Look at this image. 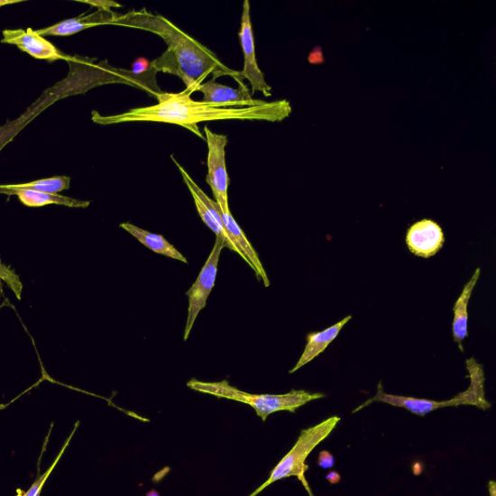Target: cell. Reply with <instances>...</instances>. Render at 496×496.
<instances>
[{
    "mask_svg": "<svg viewBox=\"0 0 496 496\" xmlns=\"http://www.w3.org/2000/svg\"><path fill=\"white\" fill-rule=\"evenodd\" d=\"M406 242L412 254L427 259L437 254L445 243V236L436 222L423 219L409 229Z\"/></svg>",
    "mask_w": 496,
    "mask_h": 496,
    "instance_id": "cell-11",
    "label": "cell"
},
{
    "mask_svg": "<svg viewBox=\"0 0 496 496\" xmlns=\"http://www.w3.org/2000/svg\"><path fill=\"white\" fill-rule=\"evenodd\" d=\"M0 194L8 196L17 195L20 201L27 207H38L47 205H60L69 207H87L90 203L87 201L76 200L61 196L60 194L39 192L28 189L9 188L6 185L0 186Z\"/></svg>",
    "mask_w": 496,
    "mask_h": 496,
    "instance_id": "cell-15",
    "label": "cell"
},
{
    "mask_svg": "<svg viewBox=\"0 0 496 496\" xmlns=\"http://www.w3.org/2000/svg\"><path fill=\"white\" fill-rule=\"evenodd\" d=\"M159 104L140 107L125 113L101 115L97 111L91 113V120L100 125L126 123H161L184 126L191 133L206 140L198 124L212 121H265L281 122L292 113L291 104L287 100L264 101L254 106H225L205 101H195L190 91L182 93H163L158 97Z\"/></svg>",
    "mask_w": 496,
    "mask_h": 496,
    "instance_id": "cell-1",
    "label": "cell"
},
{
    "mask_svg": "<svg viewBox=\"0 0 496 496\" xmlns=\"http://www.w3.org/2000/svg\"><path fill=\"white\" fill-rule=\"evenodd\" d=\"M339 421H341V418L334 416L315 427L303 429L294 447L272 469L270 478L250 496H257L273 482L292 476L298 477L307 486L305 482V473L308 470L306 461L310 453L332 434Z\"/></svg>",
    "mask_w": 496,
    "mask_h": 496,
    "instance_id": "cell-5",
    "label": "cell"
},
{
    "mask_svg": "<svg viewBox=\"0 0 496 496\" xmlns=\"http://www.w3.org/2000/svg\"><path fill=\"white\" fill-rule=\"evenodd\" d=\"M239 37L244 58L243 69L241 72L243 79L250 82L253 87V96L256 91H260L267 97L271 96V87L265 81L264 74L259 69L256 60L251 4L248 0H245L243 6Z\"/></svg>",
    "mask_w": 496,
    "mask_h": 496,
    "instance_id": "cell-9",
    "label": "cell"
},
{
    "mask_svg": "<svg viewBox=\"0 0 496 496\" xmlns=\"http://www.w3.org/2000/svg\"><path fill=\"white\" fill-rule=\"evenodd\" d=\"M352 319L351 316L346 317L342 321L331 326V327L325 329L321 332L310 333L307 336V345L303 352L301 358L299 359L295 367L289 372L294 373L299 369L305 367L306 364L312 362L323 352L328 348V346L335 341L339 333L342 332L344 326Z\"/></svg>",
    "mask_w": 496,
    "mask_h": 496,
    "instance_id": "cell-14",
    "label": "cell"
},
{
    "mask_svg": "<svg viewBox=\"0 0 496 496\" xmlns=\"http://www.w3.org/2000/svg\"><path fill=\"white\" fill-rule=\"evenodd\" d=\"M204 94V100L207 103L217 104L225 106H254L263 103V100L253 98L250 90L244 86L239 88H232L216 81H208L203 84L199 90Z\"/></svg>",
    "mask_w": 496,
    "mask_h": 496,
    "instance_id": "cell-13",
    "label": "cell"
},
{
    "mask_svg": "<svg viewBox=\"0 0 496 496\" xmlns=\"http://www.w3.org/2000/svg\"><path fill=\"white\" fill-rule=\"evenodd\" d=\"M327 479L330 481L331 484H336V482L341 480V476H339L337 473H330Z\"/></svg>",
    "mask_w": 496,
    "mask_h": 496,
    "instance_id": "cell-24",
    "label": "cell"
},
{
    "mask_svg": "<svg viewBox=\"0 0 496 496\" xmlns=\"http://www.w3.org/2000/svg\"><path fill=\"white\" fill-rule=\"evenodd\" d=\"M188 387L199 393L247 404L255 410L263 422H266L268 417L273 413L280 411L295 413L308 402L326 397L322 393H310L305 390H292L289 393L283 395H255L231 386L227 381L203 382L192 380L188 383Z\"/></svg>",
    "mask_w": 496,
    "mask_h": 496,
    "instance_id": "cell-4",
    "label": "cell"
},
{
    "mask_svg": "<svg viewBox=\"0 0 496 496\" xmlns=\"http://www.w3.org/2000/svg\"><path fill=\"white\" fill-rule=\"evenodd\" d=\"M151 69V62L145 59L137 60L133 65V72L142 74Z\"/></svg>",
    "mask_w": 496,
    "mask_h": 496,
    "instance_id": "cell-23",
    "label": "cell"
},
{
    "mask_svg": "<svg viewBox=\"0 0 496 496\" xmlns=\"http://www.w3.org/2000/svg\"><path fill=\"white\" fill-rule=\"evenodd\" d=\"M481 276V269L478 268L473 276L464 285L461 296L456 299L454 306V321H453V337L454 342L458 344L462 352L464 351L463 343L468 336V304L472 298L475 286Z\"/></svg>",
    "mask_w": 496,
    "mask_h": 496,
    "instance_id": "cell-16",
    "label": "cell"
},
{
    "mask_svg": "<svg viewBox=\"0 0 496 496\" xmlns=\"http://www.w3.org/2000/svg\"><path fill=\"white\" fill-rule=\"evenodd\" d=\"M114 25L149 32L159 35L167 44V51L151 62L158 72L172 74L179 78L188 91H198L208 76L214 81L222 76H230L244 87L241 72L234 71L222 62L217 56L194 38L179 30L172 23L147 9L133 10L121 14Z\"/></svg>",
    "mask_w": 496,
    "mask_h": 496,
    "instance_id": "cell-2",
    "label": "cell"
},
{
    "mask_svg": "<svg viewBox=\"0 0 496 496\" xmlns=\"http://www.w3.org/2000/svg\"><path fill=\"white\" fill-rule=\"evenodd\" d=\"M146 496H161V494L158 491L152 490L146 494Z\"/></svg>",
    "mask_w": 496,
    "mask_h": 496,
    "instance_id": "cell-27",
    "label": "cell"
},
{
    "mask_svg": "<svg viewBox=\"0 0 496 496\" xmlns=\"http://www.w3.org/2000/svg\"><path fill=\"white\" fill-rule=\"evenodd\" d=\"M171 159L179 168V173L182 179H184V181L192 195L196 208H197V212L204 224L216 234V238H219L225 242V247L229 248L232 252L238 253L245 261V262L253 268L250 261H248L245 255L239 250L237 245L234 243L225 230L224 222H222L221 219L218 204L205 194V192L198 187L197 184H196L193 179L186 171V169L178 163L173 155L171 156Z\"/></svg>",
    "mask_w": 496,
    "mask_h": 496,
    "instance_id": "cell-8",
    "label": "cell"
},
{
    "mask_svg": "<svg viewBox=\"0 0 496 496\" xmlns=\"http://www.w3.org/2000/svg\"><path fill=\"white\" fill-rule=\"evenodd\" d=\"M3 35L2 43L15 45L24 53L37 60L49 62L63 60L71 62L75 59L61 53L55 45L32 29L5 30Z\"/></svg>",
    "mask_w": 496,
    "mask_h": 496,
    "instance_id": "cell-10",
    "label": "cell"
},
{
    "mask_svg": "<svg viewBox=\"0 0 496 496\" xmlns=\"http://www.w3.org/2000/svg\"><path fill=\"white\" fill-rule=\"evenodd\" d=\"M470 384L467 390L463 393L448 400H430L425 399H416L412 397H404L386 394L383 390L382 382L377 385V393L374 397L361 404L354 413L362 410L373 402H383L396 408H401L409 412L425 416L430 412L440 409L455 408L461 406H473L482 410H488L491 404L487 400L485 395V372L482 365L474 358L467 359L465 362Z\"/></svg>",
    "mask_w": 496,
    "mask_h": 496,
    "instance_id": "cell-3",
    "label": "cell"
},
{
    "mask_svg": "<svg viewBox=\"0 0 496 496\" xmlns=\"http://www.w3.org/2000/svg\"><path fill=\"white\" fill-rule=\"evenodd\" d=\"M121 228L128 232L137 239L142 244L145 245L154 253L164 255L168 258L180 261L188 264V259L182 255L177 248L170 243L161 234H156L149 231L141 229L132 224H122Z\"/></svg>",
    "mask_w": 496,
    "mask_h": 496,
    "instance_id": "cell-17",
    "label": "cell"
},
{
    "mask_svg": "<svg viewBox=\"0 0 496 496\" xmlns=\"http://www.w3.org/2000/svg\"><path fill=\"white\" fill-rule=\"evenodd\" d=\"M119 13L113 10H97L88 16H80L69 20H65L50 28L38 30L36 32L41 36H69L85 30L98 27L104 24H115Z\"/></svg>",
    "mask_w": 496,
    "mask_h": 496,
    "instance_id": "cell-12",
    "label": "cell"
},
{
    "mask_svg": "<svg viewBox=\"0 0 496 496\" xmlns=\"http://www.w3.org/2000/svg\"><path fill=\"white\" fill-rule=\"evenodd\" d=\"M71 179L69 177H53L27 182V184L6 185V187L14 189H28L58 194L63 190L69 189Z\"/></svg>",
    "mask_w": 496,
    "mask_h": 496,
    "instance_id": "cell-18",
    "label": "cell"
},
{
    "mask_svg": "<svg viewBox=\"0 0 496 496\" xmlns=\"http://www.w3.org/2000/svg\"><path fill=\"white\" fill-rule=\"evenodd\" d=\"M489 491H490L491 496H496V485L494 481H491L489 482Z\"/></svg>",
    "mask_w": 496,
    "mask_h": 496,
    "instance_id": "cell-26",
    "label": "cell"
},
{
    "mask_svg": "<svg viewBox=\"0 0 496 496\" xmlns=\"http://www.w3.org/2000/svg\"><path fill=\"white\" fill-rule=\"evenodd\" d=\"M225 247V242L216 238L213 251L206 261L197 280H196L190 289L187 292L189 305L184 335L185 341H188L196 319H197L199 313L207 306V299L214 289L220 254Z\"/></svg>",
    "mask_w": 496,
    "mask_h": 496,
    "instance_id": "cell-7",
    "label": "cell"
},
{
    "mask_svg": "<svg viewBox=\"0 0 496 496\" xmlns=\"http://www.w3.org/2000/svg\"><path fill=\"white\" fill-rule=\"evenodd\" d=\"M78 426H79V423L76 424L71 436L67 440V442H65L64 446L62 447L60 455L57 456L55 463L51 465V467L47 470V472L43 475L38 477V479L33 482V485L31 487V489L27 492L23 493V496H41V492L45 484V482L47 481L50 474L53 473V470L55 469L59 461L60 460L65 449H67L68 446L69 445V442L72 439L73 435L75 434L76 429L78 428Z\"/></svg>",
    "mask_w": 496,
    "mask_h": 496,
    "instance_id": "cell-19",
    "label": "cell"
},
{
    "mask_svg": "<svg viewBox=\"0 0 496 496\" xmlns=\"http://www.w3.org/2000/svg\"><path fill=\"white\" fill-rule=\"evenodd\" d=\"M0 280H4L8 285L9 289L14 292L18 299H22L23 285L19 276L14 271L3 263H0Z\"/></svg>",
    "mask_w": 496,
    "mask_h": 496,
    "instance_id": "cell-20",
    "label": "cell"
},
{
    "mask_svg": "<svg viewBox=\"0 0 496 496\" xmlns=\"http://www.w3.org/2000/svg\"><path fill=\"white\" fill-rule=\"evenodd\" d=\"M318 464L322 468L333 467L335 464L334 455L327 451L321 452L319 455Z\"/></svg>",
    "mask_w": 496,
    "mask_h": 496,
    "instance_id": "cell-22",
    "label": "cell"
},
{
    "mask_svg": "<svg viewBox=\"0 0 496 496\" xmlns=\"http://www.w3.org/2000/svg\"><path fill=\"white\" fill-rule=\"evenodd\" d=\"M204 133L208 150L206 180L212 188L215 201L218 204L220 210L228 212L230 211L228 201L230 179L226 168L225 149L229 140L226 135L213 133L207 126L204 127Z\"/></svg>",
    "mask_w": 496,
    "mask_h": 496,
    "instance_id": "cell-6",
    "label": "cell"
},
{
    "mask_svg": "<svg viewBox=\"0 0 496 496\" xmlns=\"http://www.w3.org/2000/svg\"><path fill=\"white\" fill-rule=\"evenodd\" d=\"M22 3V0H0V7Z\"/></svg>",
    "mask_w": 496,
    "mask_h": 496,
    "instance_id": "cell-25",
    "label": "cell"
},
{
    "mask_svg": "<svg viewBox=\"0 0 496 496\" xmlns=\"http://www.w3.org/2000/svg\"><path fill=\"white\" fill-rule=\"evenodd\" d=\"M89 5H93L98 8V10H112V8H120L121 5L115 2H110V0H96V2H82Z\"/></svg>",
    "mask_w": 496,
    "mask_h": 496,
    "instance_id": "cell-21",
    "label": "cell"
}]
</instances>
